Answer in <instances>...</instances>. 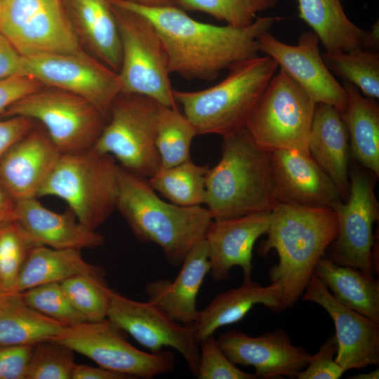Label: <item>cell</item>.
I'll return each instance as SVG.
<instances>
[{"instance_id": "cell-1", "label": "cell", "mask_w": 379, "mask_h": 379, "mask_svg": "<svg viewBox=\"0 0 379 379\" xmlns=\"http://www.w3.org/2000/svg\"><path fill=\"white\" fill-rule=\"evenodd\" d=\"M147 18L167 53L171 73L187 79H215L224 69L258 56L259 36L280 18H258L235 27L200 22L176 6L149 7L129 0H107Z\"/></svg>"}, {"instance_id": "cell-2", "label": "cell", "mask_w": 379, "mask_h": 379, "mask_svg": "<svg viewBox=\"0 0 379 379\" xmlns=\"http://www.w3.org/2000/svg\"><path fill=\"white\" fill-rule=\"evenodd\" d=\"M338 229L333 210L277 204L270 212L267 239L258 253L267 256L272 250L279 262L269 270L272 283L282 288V310L301 298L314 267L335 239Z\"/></svg>"}, {"instance_id": "cell-3", "label": "cell", "mask_w": 379, "mask_h": 379, "mask_svg": "<svg viewBox=\"0 0 379 379\" xmlns=\"http://www.w3.org/2000/svg\"><path fill=\"white\" fill-rule=\"evenodd\" d=\"M116 209L140 242L159 246L174 267L180 266L189 251L205 239L213 220L206 207L163 201L147 178L120 166Z\"/></svg>"}, {"instance_id": "cell-4", "label": "cell", "mask_w": 379, "mask_h": 379, "mask_svg": "<svg viewBox=\"0 0 379 379\" xmlns=\"http://www.w3.org/2000/svg\"><path fill=\"white\" fill-rule=\"evenodd\" d=\"M222 155L208 168L204 204L213 220L271 211L277 204L271 152L258 146L246 128L222 137Z\"/></svg>"}, {"instance_id": "cell-5", "label": "cell", "mask_w": 379, "mask_h": 379, "mask_svg": "<svg viewBox=\"0 0 379 379\" xmlns=\"http://www.w3.org/2000/svg\"><path fill=\"white\" fill-rule=\"evenodd\" d=\"M278 67L268 55L244 60L230 67L216 85L198 91L173 89V96L197 135L224 137L245 128Z\"/></svg>"}, {"instance_id": "cell-6", "label": "cell", "mask_w": 379, "mask_h": 379, "mask_svg": "<svg viewBox=\"0 0 379 379\" xmlns=\"http://www.w3.org/2000/svg\"><path fill=\"white\" fill-rule=\"evenodd\" d=\"M119 167L94 148L61 154L38 197L60 198L82 225L95 230L116 209Z\"/></svg>"}, {"instance_id": "cell-7", "label": "cell", "mask_w": 379, "mask_h": 379, "mask_svg": "<svg viewBox=\"0 0 379 379\" xmlns=\"http://www.w3.org/2000/svg\"><path fill=\"white\" fill-rule=\"evenodd\" d=\"M108 3L121 44L117 72L121 93L142 95L162 105L178 108L169 79L168 55L155 27L145 16Z\"/></svg>"}, {"instance_id": "cell-8", "label": "cell", "mask_w": 379, "mask_h": 379, "mask_svg": "<svg viewBox=\"0 0 379 379\" xmlns=\"http://www.w3.org/2000/svg\"><path fill=\"white\" fill-rule=\"evenodd\" d=\"M316 102L283 69L272 77L246 124L260 147L309 152L308 140Z\"/></svg>"}, {"instance_id": "cell-9", "label": "cell", "mask_w": 379, "mask_h": 379, "mask_svg": "<svg viewBox=\"0 0 379 379\" xmlns=\"http://www.w3.org/2000/svg\"><path fill=\"white\" fill-rule=\"evenodd\" d=\"M159 105L142 95L120 93L93 148L112 156L125 170L149 178L161 166L155 144Z\"/></svg>"}, {"instance_id": "cell-10", "label": "cell", "mask_w": 379, "mask_h": 379, "mask_svg": "<svg viewBox=\"0 0 379 379\" xmlns=\"http://www.w3.org/2000/svg\"><path fill=\"white\" fill-rule=\"evenodd\" d=\"M2 115L24 117L41 123L61 154L93 148L107 119L86 100L57 88L33 92Z\"/></svg>"}, {"instance_id": "cell-11", "label": "cell", "mask_w": 379, "mask_h": 379, "mask_svg": "<svg viewBox=\"0 0 379 379\" xmlns=\"http://www.w3.org/2000/svg\"><path fill=\"white\" fill-rule=\"evenodd\" d=\"M107 318L66 326L50 340L84 355L99 366L128 376L151 379L175 368V355L167 350L145 352L131 345Z\"/></svg>"}, {"instance_id": "cell-12", "label": "cell", "mask_w": 379, "mask_h": 379, "mask_svg": "<svg viewBox=\"0 0 379 379\" xmlns=\"http://www.w3.org/2000/svg\"><path fill=\"white\" fill-rule=\"evenodd\" d=\"M0 32L22 56L81 51L64 0H2Z\"/></svg>"}, {"instance_id": "cell-13", "label": "cell", "mask_w": 379, "mask_h": 379, "mask_svg": "<svg viewBox=\"0 0 379 379\" xmlns=\"http://www.w3.org/2000/svg\"><path fill=\"white\" fill-rule=\"evenodd\" d=\"M21 74L32 77L42 85L83 98L107 119L114 100L121 93L117 72L82 51L22 55Z\"/></svg>"}, {"instance_id": "cell-14", "label": "cell", "mask_w": 379, "mask_h": 379, "mask_svg": "<svg viewBox=\"0 0 379 379\" xmlns=\"http://www.w3.org/2000/svg\"><path fill=\"white\" fill-rule=\"evenodd\" d=\"M373 173L355 165L350 170V193L347 200L333 208L338 233L330 244L328 258L336 264L375 274L373 263V227L379 218V204Z\"/></svg>"}, {"instance_id": "cell-15", "label": "cell", "mask_w": 379, "mask_h": 379, "mask_svg": "<svg viewBox=\"0 0 379 379\" xmlns=\"http://www.w3.org/2000/svg\"><path fill=\"white\" fill-rule=\"evenodd\" d=\"M107 318L152 352L164 347L175 350L197 376L200 352L193 325L173 320L149 301L132 300L112 288Z\"/></svg>"}, {"instance_id": "cell-16", "label": "cell", "mask_w": 379, "mask_h": 379, "mask_svg": "<svg viewBox=\"0 0 379 379\" xmlns=\"http://www.w3.org/2000/svg\"><path fill=\"white\" fill-rule=\"evenodd\" d=\"M319 39L312 31L303 32L296 45L278 40L270 32L258 38L260 52L274 59L316 103H325L343 113L347 105L346 91L325 64Z\"/></svg>"}, {"instance_id": "cell-17", "label": "cell", "mask_w": 379, "mask_h": 379, "mask_svg": "<svg viewBox=\"0 0 379 379\" xmlns=\"http://www.w3.org/2000/svg\"><path fill=\"white\" fill-rule=\"evenodd\" d=\"M301 298L322 307L333 319L338 343L335 360L345 372L379 365V323L338 302L314 274Z\"/></svg>"}, {"instance_id": "cell-18", "label": "cell", "mask_w": 379, "mask_h": 379, "mask_svg": "<svg viewBox=\"0 0 379 379\" xmlns=\"http://www.w3.org/2000/svg\"><path fill=\"white\" fill-rule=\"evenodd\" d=\"M216 339L234 364L253 367L257 378L262 379L295 378L312 356L304 347L293 345L282 329L258 336L230 330Z\"/></svg>"}, {"instance_id": "cell-19", "label": "cell", "mask_w": 379, "mask_h": 379, "mask_svg": "<svg viewBox=\"0 0 379 379\" xmlns=\"http://www.w3.org/2000/svg\"><path fill=\"white\" fill-rule=\"evenodd\" d=\"M271 175L277 204L333 210L344 201L334 182L308 152H272Z\"/></svg>"}, {"instance_id": "cell-20", "label": "cell", "mask_w": 379, "mask_h": 379, "mask_svg": "<svg viewBox=\"0 0 379 379\" xmlns=\"http://www.w3.org/2000/svg\"><path fill=\"white\" fill-rule=\"evenodd\" d=\"M270 212L212 221L205 240L213 281L227 280L235 266L243 270L244 281L251 279L253 248L257 239L267 232Z\"/></svg>"}, {"instance_id": "cell-21", "label": "cell", "mask_w": 379, "mask_h": 379, "mask_svg": "<svg viewBox=\"0 0 379 379\" xmlns=\"http://www.w3.org/2000/svg\"><path fill=\"white\" fill-rule=\"evenodd\" d=\"M61 152L44 129H32L0 160V180L16 200L36 198Z\"/></svg>"}, {"instance_id": "cell-22", "label": "cell", "mask_w": 379, "mask_h": 379, "mask_svg": "<svg viewBox=\"0 0 379 379\" xmlns=\"http://www.w3.org/2000/svg\"><path fill=\"white\" fill-rule=\"evenodd\" d=\"M180 266L174 280L150 281L145 286V293L147 301L159 307L173 320L192 325L199 312L197 306V295L210 272L205 239L189 251Z\"/></svg>"}, {"instance_id": "cell-23", "label": "cell", "mask_w": 379, "mask_h": 379, "mask_svg": "<svg viewBox=\"0 0 379 379\" xmlns=\"http://www.w3.org/2000/svg\"><path fill=\"white\" fill-rule=\"evenodd\" d=\"M15 220L39 245L57 249L94 248L105 237L82 225L70 211H53L30 198L16 201Z\"/></svg>"}, {"instance_id": "cell-24", "label": "cell", "mask_w": 379, "mask_h": 379, "mask_svg": "<svg viewBox=\"0 0 379 379\" xmlns=\"http://www.w3.org/2000/svg\"><path fill=\"white\" fill-rule=\"evenodd\" d=\"M308 149L316 163L334 182L343 200H347L350 187L351 152L346 126L335 107L316 103Z\"/></svg>"}, {"instance_id": "cell-25", "label": "cell", "mask_w": 379, "mask_h": 379, "mask_svg": "<svg viewBox=\"0 0 379 379\" xmlns=\"http://www.w3.org/2000/svg\"><path fill=\"white\" fill-rule=\"evenodd\" d=\"M282 288L277 283L269 286L244 281L241 286L217 295L192 324L197 343L213 335L221 327L241 321L256 305L274 312L282 311Z\"/></svg>"}, {"instance_id": "cell-26", "label": "cell", "mask_w": 379, "mask_h": 379, "mask_svg": "<svg viewBox=\"0 0 379 379\" xmlns=\"http://www.w3.org/2000/svg\"><path fill=\"white\" fill-rule=\"evenodd\" d=\"M74 28L106 66L119 72L121 44L114 15L107 0H64Z\"/></svg>"}, {"instance_id": "cell-27", "label": "cell", "mask_w": 379, "mask_h": 379, "mask_svg": "<svg viewBox=\"0 0 379 379\" xmlns=\"http://www.w3.org/2000/svg\"><path fill=\"white\" fill-rule=\"evenodd\" d=\"M313 274L341 304L379 323V281L373 275L323 257Z\"/></svg>"}, {"instance_id": "cell-28", "label": "cell", "mask_w": 379, "mask_h": 379, "mask_svg": "<svg viewBox=\"0 0 379 379\" xmlns=\"http://www.w3.org/2000/svg\"><path fill=\"white\" fill-rule=\"evenodd\" d=\"M105 277V270L86 262L80 250L36 246L27 258L11 292L20 293L48 283H61L77 275Z\"/></svg>"}, {"instance_id": "cell-29", "label": "cell", "mask_w": 379, "mask_h": 379, "mask_svg": "<svg viewBox=\"0 0 379 379\" xmlns=\"http://www.w3.org/2000/svg\"><path fill=\"white\" fill-rule=\"evenodd\" d=\"M298 16L318 36L326 52L364 48L368 31L347 16L341 0H295Z\"/></svg>"}, {"instance_id": "cell-30", "label": "cell", "mask_w": 379, "mask_h": 379, "mask_svg": "<svg viewBox=\"0 0 379 379\" xmlns=\"http://www.w3.org/2000/svg\"><path fill=\"white\" fill-rule=\"evenodd\" d=\"M343 86L347 105L341 116L348 132L350 152L364 168L378 178L379 106L352 84L344 81Z\"/></svg>"}, {"instance_id": "cell-31", "label": "cell", "mask_w": 379, "mask_h": 379, "mask_svg": "<svg viewBox=\"0 0 379 379\" xmlns=\"http://www.w3.org/2000/svg\"><path fill=\"white\" fill-rule=\"evenodd\" d=\"M65 326L27 306L20 293H0V344L34 345L50 340Z\"/></svg>"}, {"instance_id": "cell-32", "label": "cell", "mask_w": 379, "mask_h": 379, "mask_svg": "<svg viewBox=\"0 0 379 379\" xmlns=\"http://www.w3.org/2000/svg\"><path fill=\"white\" fill-rule=\"evenodd\" d=\"M207 166L191 159L177 165L159 169L147 179L155 192L171 203L182 206L204 204Z\"/></svg>"}, {"instance_id": "cell-33", "label": "cell", "mask_w": 379, "mask_h": 379, "mask_svg": "<svg viewBox=\"0 0 379 379\" xmlns=\"http://www.w3.org/2000/svg\"><path fill=\"white\" fill-rule=\"evenodd\" d=\"M197 132L178 108L159 105L155 144L161 166L170 167L190 159V147Z\"/></svg>"}, {"instance_id": "cell-34", "label": "cell", "mask_w": 379, "mask_h": 379, "mask_svg": "<svg viewBox=\"0 0 379 379\" xmlns=\"http://www.w3.org/2000/svg\"><path fill=\"white\" fill-rule=\"evenodd\" d=\"M322 58L329 70L355 86L367 98H379V55L365 48L325 52Z\"/></svg>"}, {"instance_id": "cell-35", "label": "cell", "mask_w": 379, "mask_h": 379, "mask_svg": "<svg viewBox=\"0 0 379 379\" xmlns=\"http://www.w3.org/2000/svg\"><path fill=\"white\" fill-rule=\"evenodd\" d=\"M60 285L72 307L86 321L107 319L111 288L105 277L77 275Z\"/></svg>"}, {"instance_id": "cell-36", "label": "cell", "mask_w": 379, "mask_h": 379, "mask_svg": "<svg viewBox=\"0 0 379 379\" xmlns=\"http://www.w3.org/2000/svg\"><path fill=\"white\" fill-rule=\"evenodd\" d=\"M39 246L15 220L0 222V283L12 291L27 258Z\"/></svg>"}, {"instance_id": "cell-37", "label": "cell", "mask_w": 379, "mask_h": 379, "mask_svg": "<svg viewBox=\"0 0 379 379\" xmlns=\"http://www.w3.org/2000/svg\"><path fill=\"white\" fill-rule=\"evenodd\" d=\"M277 0H175L174 5L204 12L227 25L244 27L251 25L256 13L275 7Z\"/></svg>"}, {"instance_id": "cell-38", "label": "cell", "mask_w": 379, "mask_h": 379, "mask_svg": "<svg viewBox=\"0 0 379 379\" xmlns=\"http://www.w3.org/2000/svg\"><path fill=\"white\" fill-rule=\"evenodd\" d=\"M74 351L51 340L32 346L26 379H72Z\"/></svg>"}, {"instance_id": "cell-39", "label": "cell", "mask_w": 379, "mask_h": 379, "mask_svg": "<svg viewBox=\"0 0 379 379\" xmlns=\"http://www.w3.org/2000/svg\"><path fill=\"white\" fill-rule=\"evenodd\" d=\"M20 294L27 306L65 326L86 321L72 307L60 283L39 285L20 292Z\"/></svg>"}, {"instance_id": "cell-40", "label": "cell", "mask_w": 379, "mask_h": 379, "mask_svg": "<svg viewBox=\"0 0 379 379\" xmlns=\"http://www.w3.org/2000/svg\"><path fill=\"white\" fill-rule=\"evenodd\" d=\"M199 345V379H255V373L241 371L221 350L213 335L201 340Z\"/></svg>"}, {"instance_id": "cell-41", "label": "cell", "mask_w": 379, "mask_h": 379, "mask_svg": "<svg viewBox=\"0 0 379 379\" xmlns=\"http://www.w3.org/2000/svg\"><path fill=\"white\" fill-rule=\"evenodd\" d=\"M338 343L335 334L329 336L315 354H312L308 364L300 371L298 379H338L345 373L335 361Z\"/></svg>"}, {"instance_id": "cell-42", "label": "cell", "mask_w": 379, "mask_h": 379, "mask_svg": "<svg viewBox=\"0 0 379 379\" xmlns=\"http://www.w3.org/2000/svg\"><path fill=\"white\" fill-rule=\"evenodd\" d=\"M32 346L0 344V379H26Z\"/></svg>"}, {"instance_id": "cell-43", "label": "cell", "mask_w": 379, "mask_h": 379, "mask_svg": "<svg viewBox=\"0 0 379 379\" xmlns=\"http://www.w3.org/2000/svg\"><path fill=\"white\" fill-rule=\"evenodd\" d=\"M42 86L32 77L22 74L0 80V114L22 98L41 89Z\"/></svg>"}, {"instance_id": "cell-44", "label": "cell", "mask_w": 379, "mask_h": 379, "mask_svg": "<svg viewBox=\"0 0 379 379\" xmlns=\"http://www.w3.org/2000/svg\"><path fill=\"white\" fill-rule=\"evenodd\" d=\"M35 121L24 117L0 119V160L18 140L34 128Z\"/></svg>"}, {"instance_id": "cell-45", "label": "cell", "mask_w": 379, "mask_h": 379, "mask_svg": "<svg viewBox=\"0 0 379 379\" xmlns=\"http://www.w3.org/2000/svg\"><path fill=\"white\" fill-rule=\"evenodd\" d=\"M22 55L0 32V80L21 74Z\"/></svg>"}, {"instance_id": "cell-46", "label": "cell", "mask_w": 379, "mask_h": 379, "mask_svg": "<svg viewBox=\"0 0 379 379\" xmlns=\"http://www.w3.org/2000/svg\"><path fill=\"white\" fill-rule=\"evenodd\" d=\"M128 376L107 370L102 367H93L84 364H75L72 379H127Z\"/></svg>"}, {"instance_id": "cell-47", "label": "cell", "mask_w": 379, "mask_h": 379, "mask_svg": "<svg viewBox=\"0 0 379 379\" xmlns=\"http://www.w3.org/2000/svg\"><path fill=\"white\" fill-rule=\"evenodd\" d=\"M16 200L0 180V222L15 220Z\"/></svg>"}, {"instance_id": "cell-48", "label": "cell", "mask_w": 379, "mask_h": 379, "mask_svg": "<svg viewBox=\"0 0 379 379\" xmlns=\"http://www.w3.org/2000/svg\"><path fill=\"white\" fill-rule=\"evenodd\" d=\"M379 25L378 21H377L373 26L371 30L368 32L364 44V48H378L379 45Z\"/></svg>"}, {"instance_id": "cell-49", "label": "cell", "mask_w": 379, "mask_h": 379, "mask_svg": "<svg viewBox=\"0 0 379 379\" xmlns=\"http://www.w3.org/2000/svg\"><path fill=\"white\" fill-rule=\"evenodd\" d=\"M129 1L139 5L149 6V7L173 6L174 5V2H175V0H129Z\"/></svg>"}, {"instance_id": "cell-50", "label": "cell", "mask_w": 379, "mask_h": 379, "mask_svg": "<svg viewBox=\"0 0 379 379\" xmlns=\"http://www.w3.org/2000/svg\"><path fill=\"white\" fill-rule=\"evenodd\" d=\"M349 379H378L379 369H375L368 373H361L353 375L348 378Z\"/></svg>"}, {"instance_id": "cell-51", "label": "cell", "mask_w": 379, "mask_h": 379, "mask_svg": "<svg viewBox=\"0 0 379 379\" xmlns=\"http://www.w3.org/2000/svg\"><path fill=\"white\" fill-rule=\"evenodd\" d=\"M2 16H3V1L0 0V29L2 22Z\"/></svg>"}, {"instance_id": "cell-52", "label": "cell", "mask_w": 379, "mask_h": 379, "mask_svg": "<svg viewBox=\"0 0 379 379\" xmlns=\"http://www.w3.org/2000/svg\"><path fill=\"white\" fill-rule=\"evenodd\" d=\"M1 291H2L1 286V283H0V293H1Z\"/></svg>"}]
</instances>
